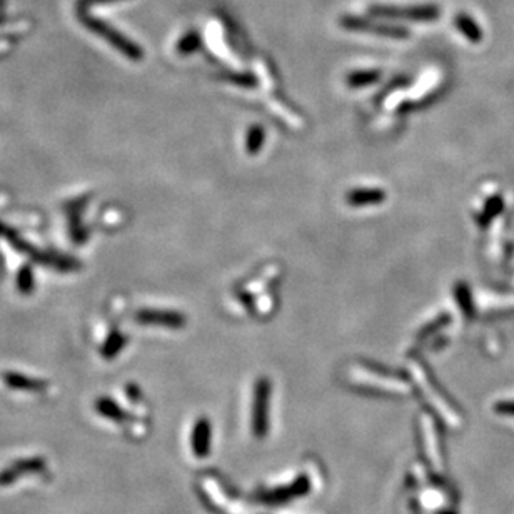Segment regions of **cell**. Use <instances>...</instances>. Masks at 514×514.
I'll return each instance as SVG.
<instances>
[{
	"label": "cell",
	"mask_w": 514,
	"mask_h": 514,
	"mask_svg": "<svg viewBox=\"0 0 514 514\" xmlns=\"http://www.w3.org/2000/svg\"><path fill=\"white\" fill-rule=\"evenodd\" d=\"M371 16L379 18H393V21H411V22H431L439 17V9L436 6L421 7H371Z\"/></svg>",
	"instance_id": "6da1fadb"
},
{
	"label": "cell",
	"mask_w": 514,
	"mask_h": 514,
	"mask_svg": "<svg viewBox=\"0 0 514 514\" xmlns=\"http://www.w3.org/2000/svg\"><path fill=\"white\" fill-rule=\"evenodd\" d=\"M85 23H87V27L90 28V31L95 32V34H99L102 39H106L107 42H111L112 47H116L119 52H122V54L127 55L131 60H142L144 52H142L141 47L134 44L132 40H128L127 37L119 34V32L114 31L112 27L106 26V23L101 21H94V18H85Z\"/></svg>",
	"instance_id": "7a4b0ae2"
},
{
	"label": "cell",
	"mask_w": 514,
	"mask_h": 514,
	"mask_svg": "<svg viewBox=\"0 0 514 514\" xmlns=\"http://www.w3.org/2000/svg\"><path fill=\"white\" fill-rule=\"evenodd\" d=\"M341 26L352 32H368V34L391 37V39H408L409 32L406 28L398 26H386V23H378L366 21L363 17L356 16H344L341 18Z\"/></svg>",
	"instance_id": "3957f363"
},
{
	"label": "cell",
	"mask_w": 514,
	"mask_h": 514,
	"mask_svg": "<svg viewBox=\"0 0 514 514\" xmlns=\"http://www.w3.org/2000/svg\"><path fill=\"white\" fill-rule=\"evenodd\" d=\"M144 324H157V326H169V327H180L184 326V317L177 312H155V311H144L137 316Z\"/></svg>",
	"instance_id": "277c9868"
},
{
	"label": "cell",
	"mask_w": 514,
	"mask_h": 514,
	"mask_svg": "<svg viewBox=\"0 0 514 514\" xmlns=\"http://www.w3.org/2000/svg\"><path fill=\"white\" fill-rule=\"evenodd\" d=\"M347 202L354 207L363 206H374V204L383 202L386 194L381 189H356L347 194Z\"/></svg>",
	"instance_id": "5b68a950"
},
{
	"label": "cell",
	"mask_w": 514,
	"mask_h": 514,
	"mask_svg": "<svg viewBox=\"0 0 514 514\" xmlns=\"http://www.w3.org/2000/svg\"><path fill=\"white\" fill-rule=\"evenodd\" d=\"M381 72L379 70H358V72H352L347 75L346 82L349 87H364V85L374 84L376 80H379Z\"/></svg>",
	"instance_id": "8992f818"
},
{
	"label": "cell",
	"mask_w": 514,
	"mask_h": 514,
	"mask_svg": "<svg viewBox=\"0 0 514 514\" xmlns=\"http://www.w3.org/2000/svg\"><path fill=\"white\" fill-rule=\"evenodd\" d=\"M201 44H202L201 35H199L197 32L192 31V32H187V34H185L182 39L177 42V47H175V49H177L180 55H189V54H194V52L201 47Z\"/></svg>",
	"instance_id": "52a82bcc"
},
{
	"label": "cell",
	"mask_w": 514,
	"mask_h": 514,
	"mask_svg": "<svg viewBox=\"0 0 514 514\" xmlns=\"http://www.w3.org/2000/svg\"><path fill=\"white\" fill-rule=\"evenodd\" d=\"M454 22H456V26L459 27V31L463 32V34L468 37L469 40H473V42L481 40L479 27L476 26L474 21H471L468 16H464V13H461V16H456Z\"/></svg>",
	"instance_id": "ba28073f"
},
{
	"label": "cell",
	"mask_w": 514,
	"mask_h": 514,
	"mask_svg": "<svg viewBox=\"0 0 514 514\" xmlns=\"http://www.w3.org/2000/svg\"><path fill=\"white\" fill-rule=\"evenodd\" d=\"M264 142V128L263 127H252L249 131V136H247V152L249 154H256V152H259L261 146H263Z\"/></svg>",
	"instance_id": "9c48e42d"
},
{
	"label": "cell",
	"mask_w": 514,
	"mask_h": 514,
	"mask_svg": "<svg viewBox=\"0 0 514 514\" xmlns=\"http://www.w3.org/2000/svg\"><path fill=\"white\" fill-rule=\"evenodd\" d=\"M222 79H226L227 82H231V84L241 85V87H256L257 85L254 75H251V74L229 72V74H224Z\"/></svg>",
	"instance_id": "30bf717a"
},
{
	"label": "cell",
	"mask_w": 514,
	"mask_h": 514,
	"mask_svg": "<svg viewBox=\"0 0 514 514\" xmlns=\"http://www.w3.org/2000/svg\"><path fill=\"white\" fill-rule=\"evenodd\" d=\"M6 381L11 386H13V388H40L42 383H37V381H32V379H23V376H18V374H7L6 376Z\"/></svg>",
	"instance_id": "8fae6325"
},
{
	"label": "cell",
	"mask_w": 514,
	"mask_h": 514,
	"mask_svg": "<svg viewBox=\"0 0 514 514\" xmlns=\"http://www.w3.org/2000/svg\"><path fill=\"white\" fill-rule=\"evenodd\" d=\"M122 342H124V339H122L121 336H116L112 341H109V344L106 346V356H114V354H116L119 347L122 346Z\"/></svg>",
	"instance_id": "7c38bea8"
},
{
	"label": "cell",
	"mask_w": 514,
	"mask_h": 514,
	"mask_svg": "<svg viewBox=\"0 0 514 514\" xmlns=\"http://www.w3.org/2000/svg\"><path fill=\"white\" fill-rule=\"evenodd\" d=\"M27 283L32 284V273L26 268V269L22 270V274H21V288H22L23 292H27L28 289H32L31 285H28Z\"/></svg>",
	"instance_id": "4fadbf2b"
},
{
	"label": "cell",
	"mask_w": 514,
	"mask_h": 514,
	"mask_svg": "<svg viewBox=\"0 0 514 514\" xmlns=\"http://www.w3.org/2000/svg\"><path fill=\"white\" fill-rule=\"evenodd\" d=\"M99 2H109V0H82V6H92V4H99Z\"/></svg>",
	"instance_id": "5bb4252c"
}]
</instances>
